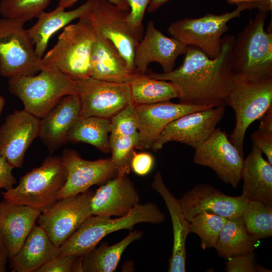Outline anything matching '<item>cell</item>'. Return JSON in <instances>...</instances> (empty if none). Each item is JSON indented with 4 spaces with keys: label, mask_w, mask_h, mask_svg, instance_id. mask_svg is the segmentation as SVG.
<instances>
[{
    "label": "cell",
    "mask_w": 272,
    "mask_h": 272,
    "mask_svg": "<svg viewBox=\"0 0 272 272\" xmlns=\"http://www.w3.org/2000/svg\"><path fill=\"white\" fill-rule=\"evenodd\" d=\"M10 92L23 102L24 109L44 117L64 96L77 94L75 78L56 67L42 68L38 75L8 78Z\"/></svg>",
    "instance_id": "obj_4"
},
{
    "label": "cell",
    "mask_w": 272,
    "mask_h": 272,
    "mask_svg": "<svg viewBox=\"0 0 272 272\" xmlns=\"http://www.w3.org/2000/svg\"><path fill=\"white\" fill-rule=\"evenodd\" d=\"M143 234L142 231L134 230L115 244L101 243L82 255L83 272L114 271L126 248L134 241L141 238Z\"/></svg>",
    "instance_id": "obj_28"
},
{
    "label": "cell",
    "mask_w": 272,
    "mask_h": 272,
    "mask_svg": "<svg viewBox=\"0 0 272 272\" xmlns=\"http://www.w3.org/2000/svg\"><path fill=\"white\" fill-rule=\"evenodd\" d=\"M138 143V133L131 136H110V159L116 168L117 175L129 173L131 160Z\"/></svg>",
    "instance_id": "obj_34"
},
{
    "label": "cell",
    "mask_w": 272,
    "mask_h": 272,
    "mask_svg": "<svg viewBox=\"0 0 272 272\" xmlns=\"http://www.w3.org/2000/svg\"><path fill=\"white\" fill-rule=\"evenodd\" d=\"M91 190L58 199L42 211L37 222L53 243L59 247L80 226L92 215Z\"/></svg>",
    "instance_id": "obj_10"
},
{
    "label": "cell",
    "mask_w": 272,
    "mask_h": 272,
    "mask_svg": "<svg viewBox=\"0 0 272 272\" xmlns=\"http://www.w3.org/2000/svg\"><path fill=\"white\" fill-rule=\"evenodd\" d=\"M76 80L77 95L81 104L80 117L111 119L133 101L129 84L107 82L91 77Z\"/></svg>",
    "instance_id": "obj_11"
},
{
    "label": "cell",
    "mask_w": 272,
    "mask_h": 272,
    "mask_svg": "<svg viewBox=\"0 0 272 272\" xmlns=\"http://www.w3.org/2000/svg\"><path fill=\"white\" fill-rule=\"evenodd\" d=\"M246 10L239 6L220 15L209 13L200 18L180 19L173 22L167 31L185 45L194 46L210 58H215L220 54L222 35L229 29L228 22Z\"/></svg>",
    "instance_id": "obj_9"
},
{
    "label": "cell",
    "mask_w": 272,
    "mask_h": 272,
    "mask_svg": "<svg viewBox=\"0 0 272 272\" xmlns=\"http://www.w3.org/2000/svg\"><path fill=\"white\" fill-rule=\"evenodd\" d=\"M41 211L26 205L9 202L0 205V233L9 253V259L19 250L35 224Z\"/></svg>",
    "instance_id": "obj_22"
},
{
    "label": "cell",
    "mask_w": 272,
    "mask_h": 272,
    "mask_svg": "<svg viewBox=\"0 0 272 272\" xmlns=\"http://www.w3.org/2000/svg\"><path fill=\"white\" fill-rule=\"evenodd\" d=\"M5 102L6 101L5 98L3 97L0 96V115L2 112L5 104Z\"/></svg>",
    "instance_id": "obj_47"
},
{
    "label": "cell",
    "mask_w": 272,
    "mask_h": 272,
    "mask_svg": "<svg viewBox=\"0 0 272 272\" xmlns=\"http://www.w3.org/2000/svg\"><path fill=\"white\" fill-rule=\"evenodd\" d=\"M210 107H212L176 103L170 100L150 104H135L139 133L137 149L151 148L166 126L174 120L187 113Z\"/></svg>",
    "instance_id": "obj_18"
},
{
    "label": "cell",
    "mask_w": 272,
    "mask_h": 272,
    "mask_svg": "<svg viewBox=\"0 0 272 272\" xmlns=\"http://www.w3.org/2000/svg\"><path fill=\"white\" fill-rule=\"evenodd\" d=\"M134 74L114 44L96 33L91 56L90 77L107 82L129 84Z\"/></svg>",
    "instance_id": "obj_24"
},
{
    "label": "cell",
    "mask_w": 272,
    "mask_h": 272,
    "mask_svg": "<svg viewBox=\"0 0 272 272\" xmlns=\"http://www.w3.org/2000/svg\"><path fill=\"white\" fill-rule=\"evenodd\" d=\"M110 119L89 116L80 117L70 132L67 142L85 143L104 153L110 151L108 134Z\"/></svg>",
    "instance_id": "obj_31"
},
{
    "label": "cell",
    "mask_w": 272,
    "mask_h": 272,
    "mask_svg": "<svg viewBox=\"0 0 272 272\" xmlns=\"http://www.w3.org/2000/svg\"><path fill=\"white\" fill-rule=\"evenodd\" d=\"M228 260L225 263V270L227 272L271 271L258 265L254 251L235 255Z\"/></svg>",
    "instance_id": "obj_38"
},
{
    "label": "cell",
    "mask_w": 272,
    "mask_h": 272,
    "mask_svg": "<svg viewBox=\"0 0 272 272\" xmlns=\"http://www.w3.org/2000/svg\"><path fill=\"white\" fill-rule=\"evenodd\" d=\"M227 2L237 7H244L246 10L257 9L258 11L267 12H271L272 10V3L269 0H227Z\"/></svg>",
    "instance_id": "obj_43"
},
{
    "label": "cell",
    "mask_w": 272,
    "mask_h": 272,
    "mask_svg": "<svg viewBox=\"0 0 272 272\" xmlns=\"http://www.w3.org/2000/svg\"><path fill=\"white\" fill-rule=\"evenodd\" d=\"M187 46L169 38L156 28L153 21L147 25L144 37L135 47L133 67L135 73L145 74L152 62L159 63L163 73L172 71L177 57L184 54Z\"/></svg>",
    "instance_id": "obj_19"
},
{
    "label": "cell",
    "mask_w": 272,
    "mask_h": 272,
    "mask_svg": "<svg viewBox=\"0 0 272 272\" xmlns=\"http://www.w3.org/2000/svg\"><path fill=\"white\" fill-rule=\"evenodd\" d=\"M61 157L67 170V177L57 200L84 192L93 185L117 175L110 159L87 160L82 158L76 151L69 149L63 150Z\"/></svg>",
    "instance_id": "obj_15"
},
{
    "label": "cell",
    "mask_w": 272,
    "mask_h": 272,
    "mask_svg": "<svg viewBox=\"0 0 272 272\" xmlns=\"http://www.w3.org/2000/svg\"><path fill=\"white\" fill-rule=\"evenodd\" d=\"M186 219L189 222L198 214L207 212L227 219L241 216L248 202L241 195H227L211 185L194 186L178 199Z\"/></svg>",
    "instance_id": "obj_17"
},
{
    "label": "cell",
    "mask_w": 272,
    "mask_h": 272,
    "mask_svg": "<svg viewBox=\"0 0 272 272\" xmlns=\"http://www.w3.org/2000/svg\"><path fill=\"white\" fill-rule=\"evenodd\" d=\"M165 219V215L152 202L139 203L126 215L119 218L92 215L59 247L60 254L82 256L97 246L106 236L114 232L130 230L141 223L160 224Z\"/></svg>",
    "instance_id": "obj_2"
},
{
    "label": "cell",
    "mask_w": 272,
    "mask_h": 272,
    "mask_svg": "<svg viewBox=\"0 0 272 272\" xmlns=\"http://www.w3.org/2000/svg\"><path fill=\"white\" fill-rule=\"evenodd\" d=\"M139 193L127 175H117L108 180L94 193L92 215L121 217L140 203Z\"/></svg>",
    "instance_id": "obj_21"
},
{
    "label": "cell",
    "mask_w": 272,
    "mask_h": 272,
    "mask_svg": "<svg viewBox=\"0 0 272 272\" xmlns=\"http://www.w3.org/2000/svg\"><path fill=\"white\" fill-rule=\"evenodd\" d=\"M79 0H58V6L64 9L69 8ZM111 4L125 11H129V7L126 0H107Z\"/></svg>",
    "instance_id": "obj_44"
},
{
    "label": "cell",
    "mask_w": 272,
    "mask_h": 272,
    "mask_svg": "<svg viewBox=\"0 0 272 272\" xmlns=\"http://www.w3.org/2000/svg\"><path fill=\"white\" fill-rule=\"evenodd\" d=\"M154 165L153 156L148 153L134 152L130 162V169L139 176H145L152 170Z\"/></svg>",
    "instance_id": "obj_41"
},
{
    "label": "cell",
    "mask_w": 272,
    "mask_h": 272,
    "mask_svg": "<svg viewBox=\"0 0 272 272\" xmlns=\"http://www.w3.org/2000/svg\"><path fill=\"white\" fill-rule=\"evenodd\" d=\"M93 2L94 0H87L79 7L69 11H65V9L58 6L50 12L44 11L40 14L36 24L27 29L35 45L36 53L40 59L44 56L51 36L73 20L85 16L91 9Z\"/></svg>",
    "instance_id": "obj_27"
},
{
    "label": "cell",
    "mask_w": 272,
    "mask_h": 272,
    "mask_svg": "<svg viewBox=\"0 0 272 272\" xmlns=\"http://www.w3.org/2000/svg\"><path fill=\"white\" fill-rule=\"evenodd\" d=\"M132 101L111 119L110 136H131L138 133V123Z\"/></svg>",
    "instance_id": "obj_36"
},
{
    "label": "cell",
    "mask_w": 272,
    "mask_h": 272,
    "mask_svg": "<svg viewBox=\"0 0 272 272\" xmlns=\"http://www.w3.org/2000/svg\"><path fill=\"white\" fill-rule=\"evenodd\" d=\"M169 1L170 0H151L147 10L149 13L154 12Z\"/></svg>",
    "instance_id": "obj_46"
},
{
    "label": "cell",
    "mask_w": 272,
    "mask_h": 272,
    "mask_svg": "<svg viewBox=\"0 0 272 272\" xmlns=\"http://www.w3.org/2000/svg\"><path fill=\"white\" fill-rule=\"evenodd\" d=\"M249 234L256 241L272 235V206L248 201L241 216Z\"/></svg>",
    "instance_id": "obj_32"
},
{
    "label": "cell",
    "mask_w": 272,
    "mask_h": 272,
    "mask_svg": "<svg viewBox=\"0 0 272 272\" xmlns=\"http://www.w3.org/2000/svg\"><path fill=\"white\" fill-rule=\"evenodd\" d=\"M258 11L235 37L232 72L237 78H272V32L264 29L268 13Z\"/></svg>",
    "instance_id": "obj_3"
},
{
    "label": "cell",
    "mask_w": 272,
    "mask_h": 272,
    "mask_svg": "<svg viewBox=\"0 0 272 272\" xmlns=\"http://www.w3.org/2000/svg\"><path fill=\"white\" fill-rule=\"evenodd\" d=\"M129 10L126 21L132 33L140 41L142 32V23L151 0H126Z\"/></svg>",
    "instance_id": "obj_39"
},
{
    "label": "cell",
    "mask_w": 272,
    "mask_h": 272,
    "mask_svg": "<svg viewBox=\"0 0 272 272\" xmlns=\"http://www.w3.org/2000/svg\"><path fill=\"white\" fill-rule=\"evenodd\" d=\"M270 1V3H272V0H269Z\"/></svg>",
    "instance_id": "obj_48"
},
{
    "label": "cell",
    "mask_w": 272,
    "mask_h": 272,
    "mask_svg": "<svg viewBox=\"0 0 272 272\" xmlns=\"http://www.w3.org/2000/svg\"><path fill=\"white\" fill-rule=\"evenodd\" d=\"M225 105L212 107L185 114L169 123L152 147L154 152L170 142L195 149L213 133L223 118Z\"/></svg>",
    "instance_id": "obj_14"
},
{
    "label": "cell",
    "mask_w": 272,
    "mask_h": 272,
    "mask_svg": "<svg viewBox=\"0 0 272 272\" xmlns=\"http://www.w3.org/2000/svg\"><path fill=\"white\" fill-rule=\"evenodd\" d=\"M131 97L135 104H150L180 98L181 91L175 83L152 78L134 73L129 83Z\"/></svg>",
    "instance_id": "obj_29"
},
{
    "label": "cell",
    "mask_w": 272,
    "mask_h": 272,
    "mask_svg": "<svg viewBox=\"0 0 272 272\" xmlns=\"http://www.w3.org/2000/svg\"><path fill=\"white\" fill-rule=\"evenodd\" d=\"M36 272H83L82 256L60 254L41 266Z\"/></svg>",
    "instance_id": "obj_37"
},
{
    "label": "cell",
    "mask_w": 272,
    "mask_h": 272,
    "mask_svg": "<svg viewBox=\"0 0 272 272\" xmlns=\"http://www.w3.org/2000/svg\"><path fill=\"white\" fill-rule=\"evenodd\" d=\"M252 144L267 157L272 165V130L258 127L251 136Z\"/></svg>",
    "instance_id": "obj_40"
},
{
    "label": "cell",
    "mask_w": 272,
    "mask_h": 272,
    "mask_svg": "<svg viewBox=\"0 0 272 272\" xmlns=\"http://www.w3.org/2000/svg\"><path fill=\"white\" fill-rule=\"evenodd\" d=\"M255 241L248 233L241 216L229 219L224 225L215 247L223 258L253 251Z\"/></svg>",
    "instance_id": "obj_30"
},
{
    "label": "cell",
    "mask_w": 272,
    "mask_h": 272,
    "mask_svg": "<svg viewBox=\"0 0 272 272\" xmlns=\"http://www.w3.org/2000/svg\"><path fill=\"white\" fill-rule=\"evenodd\" d=\"M129 11H125L107 0H94L86 16L90 20L95 32L111 41L133 73V58L139 40L126 21Z\"/></svg>",
    "instance_id": "obj_12"
},
{
    "label": "cell",
    "mask_w": 272,
    "mask_h": 272,
    "mask_svg": "<svg viewBox=\"0 0 272 272\" xmlns=\"http://www.w3.org/2000/svg\"><path fill=\"white\" fill-rule=\"evenodd\" d=\"M25 22L17 19H0V75L10 78L33 76L41 70V59Z\"/></svg>",
    "instance_id": "obj_8"
},
{
    "label": "cell",
    "mask_w": 272,
    "mask_h": 272,
    "mask_svg": "<svg viewBox=\"0 0 272 272\" xmlns=\"http://www.w3.org/2000/svg\"><path fill=\"white\" fill-rule=\"evenodd\" d=\"M0 205H1V201H0Z\"/></svg>",
    "instance_id": "obj_49"
},
{
    "label": "cell",
    "mask_w": 272,
    "mask_h": 272,
    "mask_svg": "<svg viewBox=\"0 0 272 272\" xmlns=\"http://www.w3.org/2000/svg\"><path fill=\"white\" fill-rule=\"evenodd\" d=\"M225 104L232 108L236 116L229 140L244 156L243 143L248 127L272 107V78L247 80L234 77Z\"/></svg>",
    "instance_id": "obj_7"
},
{
    "label": "cell",
    "mask_w": 272,
    "mask_h": 272,
    "mask_svg": "<svg viewBox=\"0 0 272 272\" xmlns=\"http://www.w3.org/2000/svg\"><path fill=\"white\" fill-rule=\"evenodd\" d=\"M40 118L24 109L9 114L0 126V156L14 168H21L25 154L39 137Z\"/></svg>",
    "instance_id": "obj_16"
},
{
    "label": "cell",
    "mask_w": 272,
    "mask_h": 272,
    "mask_svg": "<svg viewBox=\"0 0 272 272\" xmlns=\"http://www.w3.org/2000/svg\"><path fill=\"white\" fill-rule=\"evenodd\" d=\"M8 258V251L0 233V272L6 271V263Z\"/></svg>",
    "instance_id": "obj_45"
},
{
    "label": "cell",
    "mask_w": 272,
    "mask_h": 272,
    "mask_svg": "<svg viewBox=\"0 0 272 272\" xmlns=\"http://www.w3.org/2000/svg\"><path fill=\"white\" fill-rule=\"evenodd\" d=\"M193 162L213 169L224 182L236 188L241 179L243 156L230 141L226 131L216 128L195 149Z\"/></svg>",
    "instance_id": "obj_13"
},
{
    "label": "cell",
    "mask_w": 272,
    "mask_h": 272,
    "mask_svg": "<svg viewBox=\"0 0 272 272\" xmlns=\"http://www.w3.org/2000/svg\"><path fill=\"white\" fill-rule=\"evenodd\" d=\"M13 169L7 159L0 156V189L9 190L17 183V180L12 173Z\"/></svg>",
    "instance_id": "obj_42"
},
{
    "label": "cell",
    "mask_w": 272,
    "mask_h": 272,
    "mask_svg": "<svg viewBox=\"0 0 272 272\" xmlns=\"http://www.w3.org/2000/svg\"><path fill=\"white\" fill-rule=\"evenodd\" d=\"M152 187L163 198L172 223L173 246L168 271L185 272L186 258L185 242L188 235L190 233L189 222L183 215L178 199L176 198L167 188L159 172L154 176Z\"/></svg>",
    "instance_id": "obj_23"
},
{
    "label": "cell",
    "mask_w": 272,
    "mask_h": 272,
    "mask_svg": "<svg viewBox=\"0 0 272 272\" xmlns=\"http://www.w3.org/2000/svg\"><path fill=\"white\" fill-rule=\"evenodd\" d=\"M255 146L244 159L241 172L243 187L241 195L249 201L272 206V165Z\"/></svg>",
    "instance_id": "obj_25"
},
{
    "label": "cell",
    "mask_w": 272,
    "mask_h": 272,
    "mask_svg": "<svg viewBox=\"0 0 272 272\" xmlns=\"http://www.w3.org/2000/svg\"><path fill=\"white\" fill-rule=\"evenodd\" d=\"M96 33L86 15L65 26L56 43L41 59V69L56 67L76 79L90 77L91 56Z\"/></svg>",
    "instance_id": "obj_5"
},
{
    "label": "cell",
    "mask_w": 272,
    "mask_h": 272,
    "mask_svg": "<svg viewBox=\"0 0 272 272\" xmlns=\"http://www.w3.org/2000/svg\"><path fill=\"white\" fill-rule=\"evenodd\" d=\"M66 177L61 156H49L40 166L20 177L17 186L2 194L9 202L28 206L42 212L57 200Z\"/></svg>",
    "instance_id": "obj_6"
},
{
    "label": "cell",
    "mask_w": 272,
    "mask_h": 272,
    "mask_svg": "<svg viewBox=\"0 0 272 272\" xmlns=\"http://www.w3.org/2000/svg\"><path fill=\"white\" fill-rule=\"evenodd\" d=\"M81 104L77 95L62 97L40 118L39 137L50 154L67 143L70 132L80 118Z\"/></svg>",
    "instance_id": "obj_20"
},
{
    "label": "cell",
    "mask_w": 272,
    "mask_h": 272,
    "mask_svg": "<svg viewBox=\"0 0 272 272\" xmlns=\"http://www.w3.org/2000/svg\"><path fill=\"white\" fill-rule=\"evenodd\" d=\"M235 37L233 35L222 37L220 54L215 58H210L194 46L188 45L178 68L167 73L151 72L147 75L176 84L181 91L180 103L211 107L225 105L234 80L232 50Z\"/></svg>",
    "instance_id": "obj_1"
},
{
    "label": "cell",
    "mask_w": 272,
    "mask_h": 272,
    "mask_svg": "<svg viewBox=\"0 0 272 272\" xmlns=\"http://www.w3.org/2000/svg\"><path fill=\"white\" fill-rule=\"evenodd\" d=\"M60 253L45 230L35 224L19 250L10 259V267L13 272H36Z\"/></svg>",
    "instance_id": "obj_26"
},
{
    "label": "cell",
    "mask_w": 272,
    "mask_h": 272,
    "mask_svg": "<svg viewBox=\"0 0 272 272\" xmlns=\"http://www.w3.org/2000/svg\"><path fill=\"white\" fill-rule=\"evenodd\" d=\"M51 0H0V14L4 18L26 22L38 18Z\"/></svg>",
    "instance_id": "obj_35"
},
{
    "label": "cell",
    "mask_w": 272,
    "mask_h": 272,
    "mask_svg": "<svg viewBox=\"0 0 272 272\" xmlns=\"http://www.w3.org/2000/svg\"><path fill=\"white\" fill-rule=\"evenodd\" d=\"M228 219L207 212H201L190 221V233L200 238L203 249L214 247L217 244L220 232Z\"/></svg>",
    "instance_id": "obj_33"
}]
</instances>
